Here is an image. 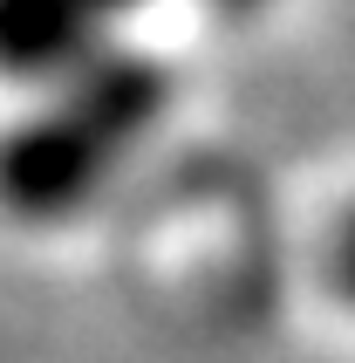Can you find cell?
<instances>
[{
    "instance_id": "cell-3",
    "label": "cell",
    "mask_w": 355,
    "mask_h": 363,
    "mask_svg": "<svg viewBox=\"0 0 355 363\" xmlns=\"http://www.w3.org/2000/svg\"><path fill=\"white\" fill-rule=\"evenodd\" d=\"M328 281H335V295L355 308V206L335 220V233H328Z\"/></svg>"
},
{
    "instance_id": "cell-2",
    "label": "cell",
    "mask_w": 355,
    "mask_h": 363,
    "mask_svg": "<svg viewBox=\"0 0 355 363\" xmlns=\"http://www.w3.org/2000/svg\"><path fill=\"white\" fill-rule=\"evenodd\" d=\"M110 48V21L89 0H0V82L62 89Z\"/></svg>"
},
{
    "instance_id": "cell-1",
    "label": "cell",
    "mask_w": 355,
    "mask_h": 363,
    "mask_svg": "<svg viewBox=\"0 0 355 363\" xmlns=\"http://www.w3.org/2000/svg\"><path fill=\"white\" fill-rule=\"evenodd\" d=\"M171 69L144 48H103L76 82L0 123V213L21 226L76 220L110 172L137 151L171 110Z\"/></svg>"
},
{
    "instance_id": "cell-4",
    "label": "cell",
    "mask_w": 355,
    "mask_h": 363,
    "mask_svg": "<svg viewBox=\"0 0 355 363\" xmlns=\"http://www.w3.org/2000/svg\"><path fill=\"white\" fill-rule=\"evenodd\" d=\"M103 21H117V14H137V7H151V0H89Z\"/></svg>"
},
{
    "instance_id": "cell-5",
    "label": "cell",
    "mask_w": 355,
    "mask_h": 363,
    "mask_svg": "<svg viewBox=\"0 0 355 363\" xmlns=\"http://www.w3.org/2000/svg\"><path fill=\"white\" fill-rule=\"evenodd\" d=\"M219 14H233V21H246V14H260V7H267V0H212Z\"/></svg>"
}]
</instances>
